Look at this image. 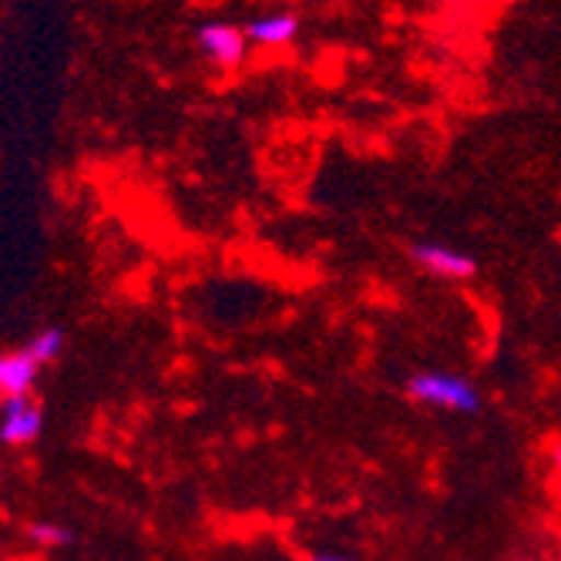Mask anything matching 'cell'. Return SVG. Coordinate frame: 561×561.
Instances as JSON below:
<instances>
[{
	"label": "cell",
	"instance_id": "6da1fadb",
	"mask_svg": "<svg viewBox=\"0 0 561 561\" xmlns=\"http://www.w3.org/2000/svg\"><path fill=\"white\" fill-rule=\"evenodd\" d=\"M403 393L411 403L431 407V411H444V414H461V417H474L481 414V390L454 370H414L403 380Z\"/></svg>",
	"mask_w": 561,
	"mask_h": 561
},
{
	"label": "cell",
	"instance_id": "7a4b0ae2",
	"mask_svg": "<svg viewBox=\"0 0 561 561\" xmlns=\"http://www.w3.org/2000/svg\"><path fill=\"white\" fill-rule=\"evenodd\" d=\"M407 260H411L421 273L444 279V283H468L481 270V263L471 256L468 249L450 245V242H437V239L407 242Z\"/></svg>",
	"mask_w": 561,
	"mask_h": 561
},
{
	"label": "cell",
	"instance_id": "3957f363",
	"mask_svg": "<svg viewBox=\"0 0 561 561\" xmlns=\"http://www.w3.org/2000/svg\"><path fill=\"white\" fill-rule=\"evenodd\" d=\"M249 37L229 21H206L195 31V50L219 71H236L249 58Z\"/></svg>",
	"mask_w": 561,
	"mask_h": 561
},
{
	"label": "cell",
	"instance_id": "277c9868",
	"mask_svg": "<svg viewBox=\"0 0 561 561\" xmlns=\"http://www.w3.org/2000/svg\"><path fill=\"white\" fill-rule=\"evenodd\" d=\"M44 431V407L34 397H11L0 400V444L4 447H27Z\"/></svg>",
	"mask_w": 561,
	"mask_h": 561
},
{
	"label": "cell",
	"instance_id": "5b68a950",
	"mask_svg": "<svg viewBox=\"0 0 561 561\" xmlns=\"http://www.w3.org/2000/svg\"><path fill=\"white\" fill-rule=\"evenodd\" d=\"M41 377V364L21 346L0 353V400L11 397H31L34 383Z\"/></svg>",
	"mask_w": 561,
	"mask_h": 561
},
{
	"label": "cell",
	"instance_id": "8992f818",
	"mask_svg": "<svg viewBox=\"0 0 561 561\" xmlns=\"http://www.w3.org/2000/svg\"><path fill=\"white\" fill-rule=\"evenodd\" d=\"M245 37L252 47H286L299 34V18L293 11H273V14H256L242 24Z\"/></svg>",
	"mask_w": 561,
	"mask_h": 561
},
{
	"label": "cell",
	"instance_id": "52a82bcc",
	"mask_svg": "<svg viewBox=\"0 0 561 561\" xmlns=\"http://www.w3.org/2000/svg\"><path fill=\"white\" fill-rule=\"evenodd\" d=\"M65 346H68V333H65V327H44V330H37V333L24 343V350L34 356V360H37L41 367L55 364L58 356L65 353Z\"/></svg>",
	"mask_w": 561,
	"mask_h": 561
},
{
	"label": "cell",
	"instance_id": "ba28073f",
	"mask_svg": "<svg viewBox=\"0 0 561 561\" xmlns=\"http://www.w3.org/2000/svg\"><path fill=\"white\" fill-rule=\"evenodd\" d=\"M24 535H27V541L31 545H37V548H47V551H55V548H68V545H75V531L68 528V525H61V522H31L27 528H24Z\"/></svg>",
	"mask_w": 561,
	"mask_h": 561
},
{
	"label": "cell",
	"instance_id": "9c48e42d",
	"mask_svg": "<svg viewBox=\"0 0 561 561\" xmlns=\"http://www.w3.org/2000/svg\"><path fill=\"white\" fill-rule=\"evenodd\" d=\"M302 561H360V558L350 554V551H330V548H323V551H310V554H302Z\"/></svg>",
	"mask_w": 561,
	"mask_h": 561
},
{
	"label": "cell",
	"instance_id": "30bf717a",
	"mask_svg": "<svg viewBox=\"0 0 561 561\" xmlns=\"http://www.w3.org/2000/svg\"><path fill=\"white\" fill-rule=\"evenodd\" d=\"M548 465H551V471L561 478V437L548 444Z\"/></svg>",
	"mask_w": 561,
	"mask_h": 561
},
{
	"label": "cell",
	"instance_id": "8fae6325",
	"mask_svg": "<svg viewBox=\"0 0 561 561\" xmlns=\"http://www.w3.org/2000/svg\"><path fill=\"white\" fill-rule=\"evenodd\" d=\"M471 4H507V0H471Z\"/></svg>",
	"mask_w": 561,
	"mask_h": 561
},
{
	"label": "cell",
	"instance_id": "7c38bea8",
	"mask_svg": "<svg viewBox=\"0 0 561 561\" xmlns=\"http://www.w3.org/2000/svg\"><path fill=\"white\" fill-rule=\"evenodd\" d=\"M440 4H447V0H440Z\"/></svg>",
	"mask_w": 561,
	"mask_h": 561
}]
</instances>
